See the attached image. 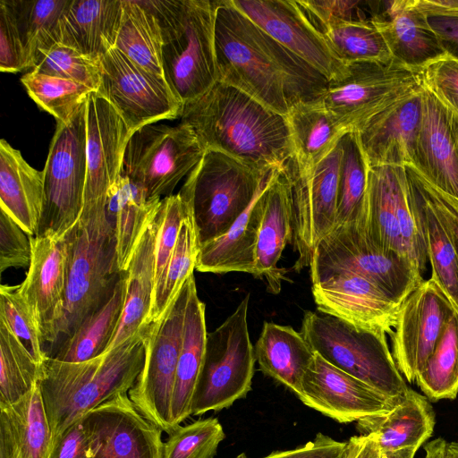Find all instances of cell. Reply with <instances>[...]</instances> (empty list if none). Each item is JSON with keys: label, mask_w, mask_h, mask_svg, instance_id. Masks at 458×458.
Masks as SVG:
<instances>
[{"label": "cell", "mask_w": 458, "mask_h": 458, "mask_svg": "<svg viewBox=\"0 0 458 458\" xmlns=\"http://www.w3.org/2000/svg\"><path fill=\"white\" fill-rule=\"evenodd\" d=\"M30 71L82 84L98 92L102 79L100 58H95L57 43L45 52Z\"/></svg>", "instance_id": "48"}, {"label": "cell", "mask_w": 458, "mask_h": 458, "mask_svg": "<svg viewBox=\"0 0 458 458\" xmlns=\"http://www.w3.org/2000/svg\"><path fill=\"white\" fill-rule=\"evenodd\" d=\"M297 172L309 176L347 131L317 100L294 106L286 115Z\"/></svg>", "instance_id": "35"}, {"label": "cell", "mask_w": 458, "mask_h": 458, "mask_svg": "<svg viewBox=\"0 0 458 458\" xmlns=\"http://www.w3.org/2000/svg\"><path fill=\"white\" fill-rule=\"evenodd\" d=\"M254 352L265 375L301 396L302 379L314 356L301 333L290 326L264 322Z\"/></svg>", "instance_id": "33"}, {"label": "cell", "mask_w": 458, "mask_h": 458, "mask_svg": "<svg viewBox=\"0 0 458 458\" xmlns=\"http://www.w3.org/2000/svg\"><path fill=\"white\" fill-rule=\"evenodd\" d=\"M395 179V166L369 167L365 228L380 250L408 258L397 219Z\"/></svg>", "instance_id": "38"}, {"label": "cell", "mask_w": 458, "mask_h": 458, "mask_svg": "<svg viewBox=\"0 0 458 458\" xmlns=\"http://www.w3.org/2000/svg\"><path fill=\"white\" fill-rule=\"evenodd\" d=\"M168 436L163 458H214L225 438L222 425L213 417L180 425Z\"/></svg>", "instance_id": "49"}, {"label": "cell", "mask_w": 458, "mask_h": 458, "mask_svg": "<svg viewBox=\"0 0 458 458\" xmlns=\"http://www.w3.org/2000/svg\"><path fill=\"white\" fill-rule=\"evenodd\" d=\"M455 310L431 277L423 281L402 303L390 335L393 358L409 383L415 381Z\"/></svg>", "instance_id": "17"}, {"label": "cell", "mask_w": 458, "mask_h": 458, "mask_svg": "<svg viewBox=\"0 0 458 458\" xmlns=\"http://www.w3.org/2000/svg\"><path fill=\"white\" fill-rule=\"evenodd\" d=\"M0 320L23 344L34 359L42 364L47 357L39 327L23 300L19 284L0 287Z\"/></svg>", "instance_id": "50"}, {"label": "cell", "mask_w": 458, "mask_h": 458, "mask_svg": "<svg viewBox=\"0 0 458 458\" xmlns=\"http://www.w3.org/2000/svg\"><path fill=\"white\" fill-rule=\"evenodd\" d=\"M162 218L160 201L144 229L125 271L124 306L118 327L106 352L133 336L148 324L156 285V245Z\"/></svg>", "instance_id": "26"}, {"label": "cell", "mask_w": 458, "mask_h": 458, "mask_svg": "<svg viewBox=\"0 0 458 458\" xmlns=\"http://www.w3.org/2000/svg\"><path fill=\"white\" fill-rule=\"evenodd\" d=\"M365 214L355 222L335 227L317 245L310 265L311 283L335 273L352 272L403 303L424 281L422 274L408 258L373 243L366 232Z\"/></svg>", "instance_id": "8"}, {"label": "cell", "mask_w": 458, "mask_h": 458, "mask_svg": "<svg viewBox=\"0 0 458 458\" xmlns=\"http://www.w3.org/2000/svg\"><path fill=\"white\" fill-rule=\"evenodd\" d=\"M100 60L98 93L115 108L131 133L158 121L180 118L183 105L164 77L142 69L115 47Z\"/></svg>", "instance_id": "14"}, {"label": "cell", "mask_w": 458, "mask_h": 458, "mask_svg": "<svg viewBox=\"0 0 458 458\" xmlns=\"http://www.w3.org/2000/svg\"><path fill=\"white\" fill-rule=\"evenodd\" d=\"M310 21L318 30L324 24L335 20H369L362 7L365 2L352 0L298 1Z\"/></svg>", "instance_id": "56"}, {"label": "cell", "mask_w": 458, "mask_h": 458, "mask_svg": "<svg viewBox=\"0 0 458 458\" xmlns=\"http://www.w3.org/2000/svg\"><path fill=\"white\" fill-rule=\"evenodd\" d=\"M65 239L67 275L57 340L70 336L106 302L122 274L114 229L106 213L79 218Z\"/></svg>", "instance_id": "5"}, {"label": "cell", "mask_w": 458, "mask_h": 458, "mask_svg": "<svg viewBox=\"0 0 458 458\" xmlns=\"http://www.w3.org/2000/svg\"><path fill=\"white\" fill-rule=\"evenodd\" d=\"M249 301L247 294L235 310L208 334L191 415L226 409L250 391L256 358L248 329Z\"/></svg>", "instance_id": "10"}, {"label": "cell", "mask_w": 458, "mask_h": 458, "mask_svg": "<svg viewBox=\"0 0 458 458\" xmlns=\"http://www.w3.org/2000/svg\"><path fill=\"white\" fill-rule=\"evenodd\" d=\"M114 47L142 69L164 77L161 30L146 0H123Z\"/></svg>", "instance_id": "39"}, {"label": "cell", "mask_w": 458, "mask_h": 458, "mask_svg": "<svg viewBox=\"0 0 458 458\" xmlns=\"http://www.w3.org/2000/svg\"><path fill=\"white\" fill-rule=\"evenodd\" d=\"M81 419L92 458H163L162 430L138 411L128 393L110 398Z\"/></svg>", "instance_id": "19"}, {"label": "cell", "mask_w": 458, "mask_h": 458, "mask_svg": "<svg viewBox=\"0 0 458 458\" xmlns=\"http://www.w3.org/2000/svg\"><path fill=\"white\" fill-rule=\"evenodd\" d=\"M86 104L67 123H57L43 170L44 205L36 236L63 237L83 208L87 175Z\"/></svg>", "instance_id": "11"}, {"label": "cell", "mask_w": 458, "mask_h": 458, "mask_svg": "<svg viewBox=\"0 0 458 458\" xmlns=\"http://www.w3.org/2000/svg\"><path fill=\"white\" fill-rule=\"evenodd\" d=\"M29 96L57 123H67L84 106L94 90L66 79L29 71L21 76Z\"/></svg>", "instance_id": "46"}, {"label": "cell", "mask_w": 458, "mask_h": 458, "mask_svg": "<svg viewBox=\"0 0 458 458\" xmlns=\"http://www.w3.org/2000/svg\"><path fill=\"white\" fill-rule=\"evenodd\" d=\"M417 450L418 448L416 447L405 448L395 453L382 456V458H414Z\"/></svg>", "instance_id": "63"}, {"label": "cell", "mask_w": 458, "mask_h": 458, "mask_svg": "<svg viewBox=\"0 0 458 458\" xmlns=\"http://www.w3.org/2000/svg\"><path fill=\"white\" fill-rule=\"evenodd\" d=\"M160 201L149 200L145 191L123 174L109 189L106 216L114 229L121 272L126 271L142 233Z\"/></svg>", "instance_id": "36"}, {"label": "cell", "mask_w": 458, "mask_h": 458, "mask_svg": "<svg viewBox=\"0 0 458 458\" xmlns=\"http://www.w3.org/2000/svg\"><path fill=\"white\" fill-rule=\"evenodd\" d=\"M44 205L43 171L32 167L5 140L0 141V209L36 236Z\"/></svg>", "instance_id": "30"}, {"label": "cell", "mask_w": 458, "mask_h": 458, "mask_svg": "<svg viewBox=\"0 0 458 458\" xmlns=\"http://www.w3.org/2000/svg\"><path fill=\"white\" fill-rule=\"evenodd\" d=\"M408 178L431 205L447 232L458 256V199L445 193L413 165H405Z\"/></svg>", "instance_id": "54"}, {"label": "cell", "mask_w": 458, "mask_h": 458, "mask_svg": "<svg viewBox=\"0 0 458 458\" xmlns=\"http://www.w3.org/2000/svg\"><path fill=\"white\" fill-rule=\"evenodd\" d=\"M414 166L433 185L458 199V120L423 87Z\"/></svg>", "instance_id": "24"}, {"label": "cell", "mask_w": 458, "mask_h": 458, "mask_svg": "<svg viewBox=\"0 0 458 458\" xmlns=\"http://www.w3.org/2000/svg\"><path fill=\"white\" fill-rule=\"evenodd\" d=\"M199 248L193 215L188 204V213L181 224L164 284L158 297L152 304L148 323L160 318L186 280L193 274Z\"/></svg>", "instance_id": "47"}, {"label": "cell", "mask_w": 458, "mask_h": 458, "mask_svg": "<svg viewBox=\"0 0 458 458\" xmlns=\"http://www.w3.org/2000/svg\"><path fill=\"white\" fill-rule=\"evenodd\" d=\"M410 4L427 17L458 18V0H409Z\"/></svg>", "instance_id": "60"}, {"label": "cell", "mask_w": 458, "mask_h": 458, "mask_svg": "<svg viewBox=\"0 0 458 458\" xmlns=\"http://www.w3.org/2000/svg\"><path fill=\"white\" fill-rule=\"evenodd\" d=\"M41 366L0 320V407L16 403L35 387Z\"/></svg>", "instance_id": "44"}, {"label": "cell", "mask_w": 458, "mask_h": 458, "mask_svg": "<svg viewBox=\"0 0 458 458\" xmlns=\"http://www.w3.org/2000/svg\"><path fill=\"white\" fill-rule=\"evenodd\" d=\"M161 205L163 218L156 245V285L153 302L162 290L181 224L188 213V204L179 192L163 198Z\"/></svg>", "instance_id": "51"}, {"label": "cell", "mask_w": 458, "mask_h": 458, "mask_svg": "<svg viewBox=\"0 0 458 458\" xmlns=\"http://www.w3.org/2000/svg\"><path fill=\"white\" fill-rule=\"evenodd\" d=\"M29 70L24 45L10 1H0V71L15 73Z\"/></svg>", "instance_id": "53"}, {"label": "cell", "mask_w": 458, "mask_h": 458, "mask_svg": "<svg viewBox=\"0 0 458 458\" xmlns=\"http://www.w3.org/2000/svg\"><path fill=\"white\" fill-rule=\"evenodd\" d=\"M87 175L83 208L79 218L106 213L109 189L121 175L131 131L115 108L99 93L86 102Z\"/></svg>", "instance_id": "16"}, {"label": "cell", "mask_w": 458, "mask_h": 458, "mask_svg": "<svg viewBox=\"0 0 458 458\" xmlns=\"http://www.w3.org/2000/svg\"><path fill=\"white\" fill-rule=\"evenodd\" d=\"M144 360V327L114 348L85 361L68 362L47 356L38 385L53 443L86 412L128 393Z\"/></svg>", "instance_id": "3"}, {"label": "cell", "mask_w": 458, "mask_h": 458, "mask_svg": "<svg viewBox=\"0 0 458 458\" xmlns=\"http://www.w3.org/2000/svg\"><path fill=\"white\" fill-rule=\"evenodd\" d=\"M340 145L342 157L335 227L360 219L364 216L367 205L369 167L356 132L345 133Z\"/></svg>", "instance_id": "45"}, {"label": "cell", "mask_w": 458, "mask_h": 458, "mask_svg": "<svg viewBox=\"0 0 458 458\" xmlns=\"http://www.w3.org/2000/svg\"><path fill=\"white\" fill-rule=\"evenodd\" d=\"M428 21L445 52L458 60V18L431 16Z\"/></svg>", "instance_id": "59"}, {"label": "cell", "mask_w": 458, "mask_h": 458, "mask_svg": "<svg viewBox=\"0 0 458 458\" xmlns=\"http://www.w3.org/2000/svg\"><path fill=\"white\" fill-rule=\"evenodd\" d=\"M314 352L394 402L409 392L382 330L356 327L336 317L306 311L300 332Z\"/></svg>", "instance_id": "6"}, {"label": "cell", "mask_w": 458, "mask_h": 458, "mask_svg": "<svg viewBox=\"0 0 458 458\" xmlns=\"http://www.w3.org/2000/svg\"><path fill=\"white\" fill-rule=\"evenodd\" d=\"M436 415L430 401L411 389L392 410L356 421L360 435L371 437L382 456L397 451L420 448L432 435Z\"/></svg>", "instance_id": "28"}, {"label": "cell", "mask_w": 458, "mask_h": 458, "mask_svg": "<svg viewBox=\"0 0 458 458\" xmlns=\"http://www.w3.org/2000/svg\"><path fill=\"white\" fill-rule=\"evenodd\" d=\"M126 293V272H122L106 302L89 316L51 356L68 362L85 361L104 353L120 322Z\"/></svg>", "instance_id": "37"}, {"label": "cell", "mask_w": 458, "mask_h": 458, "mask_svg": "<svg viewBox=\"0 0 458 458\" xmlns=\"http://www.w3.org/2000/svg\"><path fill=\"white\" fill-rule=\"evenodd\" d=\"M205 310L206 306L198 296L193 280L186 307L182 344L172 399V419L175 428L191 415L192 399L206 352L208 333Z\"/></svg>", "instance_id": "34"}, {"label": "cell", "mask_w": 458, "mask_h": 458, "mask_svg": "<svg viewBox=\"0 0 458 458\" xmlns=\"http://www.w3.org/2000/svg\"><path fill=\"white\" fill-rule=\"evenodd\" d=\"M52 444L38 383L16 403L0 407V458H47Z\"/></svg>", "instance_id": "31"}, {"label": "cell", "mask_w": 458, "mask_h": 458, "mask_svg": "<svg viewBox=\"0 0 458 458\" xmlns=\"http://www.w3.org/2000/svg\"><path fill=\"white\" fill-rule=\"evenodd\" d=\"M180 119L205 150L225 154L260 173L284 169L294 158L286 116L221 81L184 104Z\"/></svg>", "instance_id": "2"}, {"label": "cell", "mask_w": 458, "mask_h": 458, "mask_svg": "<svg viewBox=\"0 0 458 458\" xmlns=\"http://www.w3.org/2000/svg\"><path fill=\"white\" fill-rule=\"evenodd\" d=\"M347 444L346 458H382L377 442L369 436H353Z\"/></svg>", "instance_id": "61"}, {"label": "cell", "mask_w": 458, "mask_h": 458, "mask_svg": "<svg viewBox=\"0 0 458 458\" xmlns=\"http://www.w3.org/2000/svg\"><path fill=\"white\" fill-rule=\"evenodd\" d=\"M269 173L256 171L221 152L205 151L179 191L191 208L199 245L230 229Z\"/></svg>", "instance_id": "7"}, {"label": "cell", "mask_w": 458, "mask_h": 458, "mask_svg": "<svg viewBox=\"0 0 458 458\" xmlns=\"http://www.w3.org/2000/svg\"><path fill=\"white\" fill-rule=\"evenodd\" d=\"M193 280L192 274L160 318L144 326V365L128 392L138 411L168 435L177 428L173 424L172 399Z\"/></svg>", "instance_id": "9"}, {"label": "cell", "mask_w": 458, "mask_h": 458, "mask_svg": "<svg viewBox=\"0 0 458 458\" xmlns=\"http://www.w3.org/2000/svg\"><path fill=\"white\" fill-rule=\"evenodd\" d=\"M272 172L264 179L250 204L230 229L223 235L200 245L197 271L213 274L244 272L253 275L264 192Z\"/></svg>", "instance_id": "29"}, {"label": "cell", "mask_w": 458, "mask_h": 458, "mask_svg": "<svg viewBox=\"0 0 458 458\" xmlns=\"http://www.w3.org/2000/svg\"><path fill=\"white\" fill-rule=\"evenodd\" d=\"M347 66L348 75L330 81L317 99L347 132L360 131L374 116L421 86L419 70L394 59Z\"/></svg>", "instance_id": "13"}, {"label": "cell", "mask_w": 458, "mask_h": 458, "mask_svg": "<svg viewBox=\"0 0 458 458\" xmlns=\"http://www.w3.org/2000/svg\"><path fill=\"white\" fill-rule=\"evenodd\" d=\"M421 107L422 86L356 132L368 167L415 165Z\"/></svg>", "instance_id": "23"}, {"label": "cell", "mask_w": 458, "mask_h": 458, "mask_svg": "<svg viewBox=\"0 0 458 458\" xmlns=\"http://www.w3.org/2000/svg\"><path fill=\"white\" fill-rule=\"evenodd\" d=\"M47 458H92L91 441L81 418L53 443Z\"/></svg>", "instance_id": "58"}, {"label": "cell", "mask_w": 458, "mask_h": 458, "mask_svg": "<svg viewBox=\"0 0 458 458\" xmlns=\"http://www.w3.org/2000/svg\"><path fill=\"white\" fill-rule=\"evenodd\" d=\"M215 51L218 81L285 116L297 104L318 99L329 83L229 0L217 1Z\"/></svg>", "instance_id": "1"}, {"label": "cell", "mask_w": 458, "mask_h": 458, "mask_svg": "<svg viewBox=\"0 0 458 458\" xmlns=\"http://www.w3.org/2000/svg\"><path fill=\"white\" fill-rule=\"evenodd\" d=\"M347 442L337 441L322 433L304 445L291 450L276 451L263 458H346ZM237 458H246L240 454Z\"/></svg>", "instance_id": "57"}, {"label": "cell", "mask_w": 458, "mask_h": 458, "mask_svg": "<svg viewBox=\"0 0 458 458\" xmlns=\"http://www.w3.org/2000/svg\"><path fill=\"white\" fill-rule=\"evenodd\" d=\"M299 399L339 423L385 414L398 403L331 365L317 352L304 374Z\"/></svg>", "instance_id": "20"}, {"label": "cell", "mask_w": 458, "mask_h": 458, "mask_svg": "<svg viewBox=\"0 0 458 458\" xmlns=\"http://www.w3.org/2000/svg\"><path fill=\"white\" fill-rule=\"evenodd\" d=\"M445 458H458V442L447 443Z\"/></svg>", "instance_id": "64"}, {"label": "cell", "mask_w": 458, "mask_h": 458, "mask_svg": "<svg viewBox=\"0 0 458 458\" xmlns=\"http://www.w3.org/2000/svg\"><path fill=\"white\" fill-rule=\"evenodd\" d=\"M229 3L329 82L342 81L348 75L347 64L334 54L298 1L229 0Z\"/></svg>", "instance_id": "18"}, {"label": "cell", "mask_w": 458, "mask_h": 458, "mask_svg": "<svg viewBox=\"0 0 458 458\" xmlns=\"http://www.w3.org/2000/svg\"><path fill=\"white\" fill-rule=\"evenodd\" d=\"M275 169L264 192V208L255 250L253 276L264 280L267 290L281 291L285 270L277 263L293 240L292 165Z\"/></svg>", "instance_id": "25"}, {"label": "cell", "mask_w": 458, "mask_h": 458, "mask_svg": "<svg viewBox=\"0 0 458 458\" xmlns=\"http://www.w3.org/2000/svg\"><path fill=\"white\" fill-rule=\"evenodd\" d=\"M318 30L334 54L345 64L355 62L393 60L389 48L378 30L369 20H335Z\"/></svg>", "instance_id": "42"}, {"label": "cell", "mask_w": 458, "mask_h": 458, "mask_svg": "<svg viewBox=\"0 0 458 458\" xmlns=\"http://www.w3.org/2000/svg\"><path fill=\"white\" fill-rule=\"evenodd\" d=\"M342 149L340 141L309 176L292 165L293 240L298 258L295 271L310 267L320 241L335 227L340 181Z\"/></svg>", "instance_id": "15"}, {"label": "cell", "mask_w": 458, "mask_h": 458, "mask_svg": "<svg viewBox=\"0 0 458 458\" xmlns=\"http://www.w3.org/2000/svg\"><path fill=\"white\" fill-rule=\"evenodd\" d=\"M72 0H12L17 26L26 51L29 69L60 42V26Z\"/></svg>", "instance_id": "41"}, {"label": "cell", "mask_w": 458, "mask_h": 458, "mask_svg": "<svg viewBox=\"0 0 458 458\" xmlns=\"http://www.w3.org/2000/svg\"><path fill=\"white\" fill-rule=\"evenodd\" d=\"M415 382L431 402L458 394V310L448 320L433 352Z\"/></svg>", "instance_id": "43"}, {"label": "cell", "mask_w": 458, "mask_h": 458, "mask_svg": "<svg viewBox=\"0 0 458 458\" xmlns=\"http://www.w3.org/2000/svg\"><path fill=\"white\" fill-rule=\"evenodd\" d=\"M160 26L165 81L182 105L218 81L215 51L217 1L146 0Z\"/></svg>", "instance_id": "4"}, {"label": "cell", "mask_w": 458, "mask_h": 458, "mask_svg": "<svg viewBox=\"0 0 458 458\" xmlns=\"http://www.w3.org/2000/svg\"><path fill=\"white\" fill-rule=\"evenodd\" d=\"M8 214L0 209V272L10 267H29L31 261V241Z\"/></svg>", "instance_id": "55"}, {"label": "cell", "mask_w": 458, "mask_h": 458, "mask_svg": "<svg viewBox=\"0 0 458 458\" xmlns=\"http://www.w3.org/2000/svg\"><path fill=\"white\" fill-rule=\"evenodd\" d=\"M406 180L421 224L428 259L432 267L431 278L458 310V256L456 250L431 205L407 175Z\"/></svg>", "instance_id": "40"}, {"label": "cell", "mask_w": 458, "mask_h": 458, "mask_svg": "<svg viewBox=\"0 0 458 458\" xmlns=\"http://www.w3.org/2000/svg\"><path fill=\"white\" fill-rule=\"evenodd\" d=\"M123 0H72L60 26V42L100 58L114 47Z\"/></svg>", "instance_id": "32"}, {"label": "cell", "mask_w": 458, "mask_h": 458, "mask_svg": "<svg viewBox=\"0 0 458 458\" xmlns=\"http://www.w3.org/2000/svg\"><path fill=\"white\" fill-rule=\"evenodd\" d=\"M385 4L384 11L375 13L371 21L383 36L393 59L418 71L446 54L428 17L414 9L409 0Z\"/></svg>", "instance_id": "27"}, {"label": "cell", "mask_w": 458, "mask_h": 458, "mask_svg": "<svg viewBox=\"0 0 458 458\" xmlns=\"http://www.w3.org/2000/svg\"><path fill=\"white\" fill-rule=\"evenodd\" d=\"M447 442L438 437L424 445L425 458H445Z\"/></svg>", "instance_id": "62"}, {"label": "cell", "mask_w": 458, "mask_h": 458, "mask_svg": "<svg viewBox=\"0 0 458 458\" xmlns=\"http://www.w3.org/2000/svg\"><path fill=\"white\" fill-rule=\"evenodd\" d=\"M311 290L318 312L356 327L393 333L402 303L369 279L343 271L312 284Z\"/></svg>", "instance_id": "21"}, {"label": "cell", "mask_w": 458, "mask_h": 458, "mask_svg": "<svg viewBox=\"0 0 458 458\" xmlns=\"http://www.w3.org/2000/svg\"><path fill=\"white\" fill-rule=\"evenodd\" d=\"M205 151L187 123L148 124L129 138L122 174L143 189L149 200L162 199V196L172 195Z\"/></svg>", "instance_id": "12"}, {"label": "cell", "mask_w": 458, "mask_h": 458, "mask_svg": "<svg viewBox=\"0 0 458 458\" xmlns=\"http://www.w3.org/2000/svg\"><path fill=\"white\" fill-rule=\"evenodd\" d=\"M31 261L20 293L35 318L45 343L57 341L67 275L65 234L63 237L30 236Z\"/></svg>", "instance_id": "22"}, {"label": "cell", "mask_w": 458, "mask_h": 458, "mask_svg": "<svg viewBox=\"0 0 458 458\" xmlns=\"http://www.w3.org/2000/svg\"><path fill=\"white\" fill-rule=\"evenodd\" d=\"M420 84L458 120V60L445 54L419 69Z\"/></svg>", "instance_id": "52"}]
</instances>
